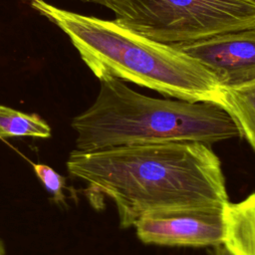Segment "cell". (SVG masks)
Returning <instances> with one entry per match:
<instances>
[{
  "label": "cell",
  "instance_id": "cell-7",
  "mask_svg": "<svg viewBox=\"0 0 255 255\" xmlns=\"http://www.w3.org/2000/svg\"><path fill=\"white\" fill-rule=\"evenodd\" d=\"M223 245L231 255H255V192L237 203H228L224 210Z\"/></svg>",
  "mask_w": 255,
  "mask_h": 255
},
{
  "label": "cell",
  "instance_id": "cell-6",
  "mask_svg": "<svg viewBox=\"0 0 255 255\" xmlns=\"http://www.w3.org/2000/svg\"><path fill=\"white\" fill-rule=\"evenodd\" d=\"M171 46L198 61L216 77L222 88L255 81V28Z\"/></svg>",
  "mask_w": 255,
  "mask_h": 255
},
{
  "label": "cell",
  "instance_id": "cell-9",
  "mask_svg": "<svg viewBox=\"0 0 255 255\" xmlns=\"http://www.w3.org/2000/svg\"><path fill=\"white\" fill-rule=\"evenodd\" d=\"M13 136H51L50 126L37 114H26L0 106V138Z\"/></svg>",
  "mask_w": 255,
  "mask_h": 255
},
{
  "label": "cell",
  "instance_id": "cell-12",
  "mask_svg": "<svg viewBox=\"0 0 255 255\" xmlns=\"http://www.w3.org/2000/svg\"><path fill=\"white\" fill-rule=\"evenodd\" d=\"M78 1L89 2V3H95V4H99V5L105 6V0H78Z\"/></svg>",
  "mask_w": 255,
  "mask_h": 255
},
{
  "label": "cell",
  "instance_id": "cell-1",
  "mask_svg": "<svg viewBox=\"0 0 255 255\" xmlns=\"http://www.w3.org/2000/svg\"><path fill=\"white\" fill-rule=\"evenodd\" d=\"M67 167L90 190L114 201L123 228L154 212L229 203L220 160L202 142L75 149Z\"/></svg>",
  "mask_w": 255,
  "mask_h": 255
},
{
  "label": "cell",
  "instance_id": "cell-4",
  "mask_svg": "<svg viewBox=\"0 0 255 255\" xmlns=\"http://www.w3.org/2000/svg\"><path fill=\"white\" fill-rule=\"evenodd\" d=\"M119 24L166 45L255 28V0H105Z\"/></svg>",
  "mask_w": 255,
  "mask_h": 255
},
{
  "label": "cell",
  "instance_id": "cell-5",
  "mask_svg": "<svg viewBox=\"0 0 255 255\" xmlns=\"http://www.w3.org/2000/svg\"><path fill=\"white\" fill-rule=\"evenodd\" d=\"M225 207L177 208L154 212L135 224L136 235L146 244L204 247L223 245Z\"/></svg>",
  "mask_w": 255,
  "mask_h": 255
},
{
  "label": "cell",
  "instance_id": "cell-13",
  "mask_svg": "<svg viewBox=\"0 0 255 255\" xmlns=\"http://www.w3.org/2000/svg\"><path fill=\"white\" fill-rule=\"evenodd\" d=\"M0 255H6V250H5V246L2 242V240L0 239Z\"/></svg>",
  "mask_w": 255,
  "mask_h": 255
},
{
  "label": "cell",
  "instance_id": "cell-2",
  "mask_svg": "<svg viewBox=\"0 0 255 255\" xmlns=\"http://www.w3.org/2000/svg\"><path fill=\"white\" fill-rule=\"evenodd\" d=\"M31 6L70 38L99 80L112 77L177 100L221 106L223 88L216 77L173 46L147 39L115 20L78 14L44 0H32Z\"/></svg>",
  "mask_w": 255,
  "mask_h": 255
},
{
  "label": "cell",
  "instance_id": "cell-8",
  "mask_svg": "<svg viewBox=\"0 0 255 255\" xmlns=\"http://www.w3.org/2000/svg\"><path fill=\"white\" fill-rule=\"evenodd\" d=\"M221 106L255 151V81L222 89Z\"/></svg>",
  "mask_w": 255,
  "mask_h": 255
},
{
  "label": "cell",
  "instance_id": "cell-10",
  "mask_svg": "<svg viewBox=\"0 0 255 255\" xmlns=\"http://www.w3.org/2000/svg\"><path fill=\"white\" fill-rule=\"evenodd\" d=\"M33 169L37 177L43 183L45 189L51 193L56 202H64L65 195L63 189L65 187V177L60 175L51 166L44 163H32Z\"/></svg>",
  "mask_w": 255,
  "mask_h": 255
},
{
  "label": "cell",
  "instance_id": "cell-11",
  "mask_svg": "<svg viewBox=\"0 0 255 255\" xmlns=\"http://www.w3.org/2000/svg\"><path fill=\"white\" fill-rule=\"evenodd\" d=\"M214 255H231V253L227 250V248L224 245H219L215 247Z\"/></svg>",
  "mask_w": 255,
  "mask_h": 255
},
{
  "label": "cell",
  "instance_id": "cell-3",
  "mask_svg": "<svg viewBox=\"0 0 255 255\" xmlns=\"http://www.w3.org/2000/svg\"><path fill=\"white\" fill-rule=\"evenodd\" d=\"M72 128L80 151L172 141L210 145L240 136L220 105L147 97L112 77L100 80L96 101L73 119Z\"/></svg>",
  "mask_w": 255,
  "mask_h": 255
}]
</instances>
